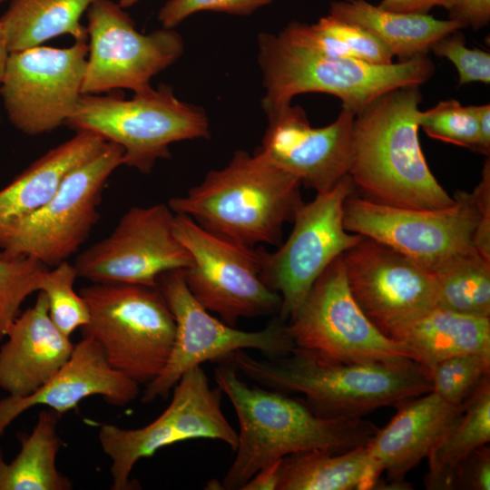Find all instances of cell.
<instances>
[{
  "instance_id": "6da1fadb",
  "label": "cell",
  "mask_w": 490,
  "mask_h": 490,
  "mask_svg": "<svg viewBox=\"0 0 490 490\" xmlns=\"http://www.w3.org/2000/svg\"><path fill=\"white\" fill-rule=\"evenodd\" d=\"M229 361L270 389L304 395L308 407L327 418H362L379 407H396L432 391L428 369L409 358L344 363L296 347L287 355L266 359L240 349Z\"/></svg>"
},
{
  "instance_id": "7a4b0ae2",
  "label": "cell",
  "mask_w": 490,
  "mask_h": 490,
  "mask_svg": "<svg viewBox=\"0 0 490 490\" xmlns=\"http://www.w3.org/2000/svg\"><path fill=\"white\" fill-rule=\"evenodd\" d=\"M214 379L231 402L240 425L236 456L222 489L240 490L261 468L294 453H342L366 446L377 430L362 418L323 417L283 392L249 387L230 361L215 368Z\"/></svg>"
},
{
  "instance_id": "3957f363",
  "label": "cell",
  "mask_w": 490,
  "mask_h": 490,
  "mask_svg": "<svg viewBox=\"0 0 490 490\" xmlns=\"http://www.w3.org/2000/svg\"><path fill=\"white\" fill-rule=\"evenodd\" d=\"M419 84L393 89L355 115L348 174L375 202L411 209L454 203L431 172L418 140Z\"/></svg>"
},
{
  "instance_id": "277c9868",
  "label": "cell",
  "mask_w": 490,
  "mask_h": 490,
  "mask_svg": "<svg viewBox=\"0 0 490 490\" xmlns=\"http://www.w3.org/2000/svg\"><path fill=\"white\" fill-rule=\"evenodd\" d=\"M301 182L266 153L234 152L220 170L209 172L185 195L172 198L175 214L235 243L281 244L283 227L302 205Z\"/></svg>"
},
{
  "instance_id": "5b68a950",
  "label": "cell",
  "mask_w": 490,
  "mask_h": 490,
  "mask_svg": "<svg viewBox=\"0 0 490 490\" xmlns=\"http://www.w3.org/2000/svg\"><path fill=\"white\" fill-rule=\"evenodd\" d=\"M259 64L263 73L266 114L291 103L295 95L325 93L337 96L356 114L380 95L397 87L421 84L435 73L426 55L391 64L325 55L294 45L279 34L261 33Z\"/></svg>"
},
{
  "instance_id": "8992f818",
  "label": "cell",
  "mask_w": 490,
  "mask_h": 490,
  "mask_svg": "<svg viewBox=\"0 0 490 490\" xmlns=\"http://www.w3.org/2000/svg\"><path fill=\"white\" fill-rule=\"evenodd\" d=\"M64 124L117 143L123 149V165L142 173L171 157L170 144L210 135L205 112L180 101L164 83L134 93L130 100L83 93Z\"/></svg>"
},
{
  "instance_id": "52a82bcc",
  "label": "cell",
  "mask_w": 490,
  "mask_h": 490,
  "mask_svg": "<svg viewBox=\"0 0 490 490\" xmlns=\"http://www.w3.org/2000/svg\"><path fill=\"white\" fill-rule=\"evenodd\" d=\"M90 314L83 336L93 338L107 361L139 385L164 368L174 341L173 315L157 287L93 283L82 288Z\"/></svg>"
},
{
  "instance_id": "ba28073f",
  "label": "cell",
  "mask_w": 490,
  "mask_h": 490,
  "mask_svg": "<svg viewBox=\"0 0 490 490\" xmlns=\"http://www.w3.org/2000/svg\"><path fill=\"white\" fill-rule=\"evenodd\" d=\"M121 165L123 149L106 142L96 155L65 177L47 203L27 215L0 222V250L34 258L49 268L67 260L97 222L105 182Z\"/></svg>"
},
{
  "instance_id": "9c48e42d",
  "label": "cell",
  "mask_w": 490,
  "mask_h": 490,
  "mask_svg": "<svg viewBox=\"0 0 490 490\" xmlns=\"http://www.w3.org/2000/svg\"><path fill=\"white\" fill-rule=\"evenodd\" d=\"M222 391L211 387L201 366L188 370L173 387L167 408L148 425L124 429L103 425L98 439L111 460L113 490L135 489L131 473L142 458L152 456L162 447L190 439L220 440L235 451L238 432L225 417L220 403Z\"/></svg>"
},
{
  "instance_id": "30bf717a",
  "label": "cell",
  "mask_w": 490,
  "mask_h": 490,
  "mask_svg": "<svg viewBox=\"0 0 490 490\" xmlns=\"http://www.w3.org/2000/svg\"><path fill=\"white\" fill-rule=\"evenodd\" d=\"M355 190L348 174L331 190L317 192L299 208L292 231L276 251L259 249L261 279L281 298V320L299 309L327 267L362 240L343 224L344 202Z\"/></svg>"
},
{
  "instance_id": "8fae6325",
  "label": "cell",
  "mask_w": 490,
  "mask_h": 490,
  "mask_svg": "<svg viewBox=\"0 0 490 490\" xmlns=\"http://www.w3.org/2000/svg\"><path fill=\"white\" fill-rule=\"evenodd\" d=\"M156 287L173 315L175 337L164 368L146 385L143 403L166 397L188 370L206 361L225 362L245 348L278 358L296 348L286 321L279 317L257 331L240 330L212 317L190 292L182 270L162 274Z\"/></svg>"
},
{
  "instance_id": "7c38bea8",
  "label": "cell",
  "mask_w": 490,
  "mask_h": 490,
  "mask_svg": "<svg viewBox=\"0 0 490 490\" xmlns=\"http://www.w3.org/2000/svg\"><path fill=\"white\" fill-rule=\"evenodd\" d=\"M172 229L192 258L182 270L185 283L204 309L232 327L240 318L279 312V294L260 277L259 249L218 236L182 214L174 213Z\"/></svg>"
},
{
  "instance_id": "4fadbf2b",
  "label": "cell",
  "mask_w": 490,
  "mask_h": 490,
  "mask_svg": "<svg viewBox=\"0 0 490 490\" xmlns=\"http://www.w3.org/2000/svg\"><path fill=\"white\" fill-rule=\"evenodd\" d=\"M454 203L439 209L389 206L348 196L345 229L382 242L434 273L456 256L475 249L478 221L471 192L458 191Z\"/></svg>"
},
{
  "instance_id": "5bb4252c",
  "label": "cell",
  "mask_w": 490,
  "mask_h": 490,
  "mask_svg": "<svg viewBox=\"0 0 490 490\" xmlns=\"http://www.w3.org/2000/svg\"><path fill=\"white\" fill-rule=\"evenodd\" d=\"M287 325L296 347L328 360L411 359L406 347L379 330L360 309L348 288L341 255L318 278Z\"/></svg>"
},
{
  "instance_id": "9a60e30c",
  "label": "cell",
  "mask_w": 490,
  "mask_h": 490,
  "mask_svg": "<svg viewBox=\"0 0 490 490\" xmlns=\"http://www.w3.org/2000/svg\"><path fill=\"white\" fill-rule=\"evenodd\" d=\"M87 11L90 44L82 93L117 88L145 92L152 88L151 79L182 54L183 41L176 31L142 34L123 8L111 0H95Z\"/></svg>"
},
{
  "instance_id": "2e32d148",
  "label": "cell",
  "mask_w": 490,
  "mask_h": 490,
  "mask_svg": "<svg viewBox=\"0 0 490 490\" xmlns=\"http://www.w3.org/2000/svg\"><path fill=\"white\" fill-rule=\"evenodd\" d=\"M88 45L35 46L9 53L0 93L11 123L27 135L52 132L72 114L82 93Z\"/></svg>"
},
{
  "instance_id": "e0dca14e",
  "label": "cell",
  "mask_w": 490,
  "mask_h": 490,
  "mask_svg": "<svg viewBox=\"0 0 490 490\" xmlns=\"http://www.w3.org/2000/svg\"><path fill=\"white\" fill-rule=\"evenodd\" d=\"M173 218L164 203L130 208L106 238L77 256L78 277L156 287L162 274L190 268L192 258L173 233Z\"/></svg>"
},
{
  "instance_id": "ac0fdd59",
  "label": "cell",
  "mask_w": 490,
  "mask_h": 490,
  "mask_svg": "<svg viewBox=\"0 0 490 490\" xmlns=\"http://www.w3.org/2000/svg\"><path fill=\"white\" fill-rule=\"evenodd\" d=\"M341 259L353 298L385 335L436 307L433 273L393 248L363 236Z\"/></svg>"
},
{
  "instance_id": "d6986e66",
  "label": "cell",
  "mask_w": 490,
  "mask_h": 490,
  "mask_svg": "<svg viewBox=\"0 0 490 490\" xmlns=\"http://www.w3.org/2000/svg\"><path fill=\"white\" fill-rule=\"evenodd\" d=\"M268 126L259 148L301 185L324 192L348 174L355 113L342 108L330 124L315 128L306 112L289 104L267 114Z\"/></svg>"
},
{
  "instance_id": "ffe728a7",
  "label": "cell",
  "mask_w": 490,
  "mask_h": 490,
  "mask_svg": "<svg viewBox=\"0 0 490 490\" xmlns=\"http://www.w3.org/2000/svg\"><path fill=\"white\" fill-rule=\"evenodd\" d=\"M139 392V384L113 368L93 338L83 336L67 361L40 388L27 397L0 399V436L17 416L38 405L62 415L91 396L124 407Z\"/></svg>"
},
{
  "instance_id": "44dd1931",
  "label": "cell",
  "mask_w": 490,
  "mask_h": 490,
  "mask_svg": "<svg viewBox=\"0 0 490 490\" xmlns=\"http://www.w3.org/2000/svg\"><path fill=\"white\" fill-rule=\"evenodd\" d=\"M465 404H450L430 391L396 406V415L367 444L378 474L387 473L391 489L411 488L405 475L427 457L461 416Z\"/></svg>"
},
{
  "instance_id": "7402d4cb",
  "label": "cell",
  "mask_w": 490,
  "mask_h": 490,
  "mask_svg": "<svg viewBox=\"0 0 490 490\" xmlns=\"http://www.w3.org/2000/svg\"><path fill=\"white\" fill-rule=\"evenodd\" d=\"M38 292L34 306L13 321L0 348V388L10 397L33 394L74 350L70 337L52 321L45 295Z\"/></svg>"
},
{
  "instance_id": "603a6c76",
  "label": "cell",
  "mask_w": 490,
  "mask_h": 490,
  "mask_svg": "<svg viewBox=\"0 0 490 490\" xmlns=\"http://www.w3.org/2000/svg\"><path fill=\"white\" fill-rule=\"evenodd\" d=\"M388 337L403 344L411 359L428 371L437 362L460 354L490 357V318L435 307L397 326Z\"/></svg>"
},
{
  "instance_id": "cb8c5ba5",
  "label": "cell",
  "mask_w": 490,
  "mask_h": 490,
  "mask_svg": "<svg viewBox=\"0 0 490 490\" xmlns=\"http://www.w3.org/2000/svg\"><path fill=\"white\" fill-rule=\"evenodd\" d=\"M106 141L86 131L51 149L0 189V222L27 215L47 203L65 177L96 155Z\"/></svg>"
},
{
  "instance_id": "d4e9b609",
  "label": "cell",
  "mask_w": 490,
  "mask_h": 490,
  "mask_svg": "<svg viewBox=\"0 0 490 490\" xmlns=\"http://www.w3.org/2000/svg\"><path fill=\"white\" fill-rule=\"evenodd\" d=\"M329 14L370 32L400 61L426 55L439 39L464 28L456 20L437 19L428 14L387 11L366 0L332 2Z\"/></svg>"
},
{
  "instance_id": "484cf974",
  "label": "cell",
  "mask_w": 490,
  "mask_h": 490,
  "mask_svg": "<svg viewBox=\"0 0 490 490\" xmlns=\"http://www.w3.org/2000/svg\"><path fill=\"white\" fill-rule=\"evenodd\" d=\"M366 446L342 453L309 450L283 457L277 490H359L381 485Z\"/></svg>"
},
{
  "instance_id": "4316f807",
  "label": "cell",
  "mask_w": 490,
  "mask_h": 490,
  "mask_svg": "<svg viewBox=\"0 0 490 490\" xmlns=\"http://www.w3.org/2000/svg\"><path fill=\"white\" fill-rule=\"evenodd\" d=\"M95 0H12L0 18L9 53L39 46L62 34L86 42L87 28L80 23Z\"/></svg>"
},
{
  "instance_id": "83f0119b",
  "label": "cell",
  "mask_w": 490,
  "mask_h": 490,
  "mask_svg": "<svg viewBox=\"0 0 490 490\" xmlns=\"http://www.w3.org/2000/svg\"><path fill=\"white\" fill-rule=\"evenodd\" d=\"M61 414L42 410L36 424L21 445L18 455L7 463L0 450V490H70L72 483L56 466L61 446L57 424Z\"/></svg>"
},
{
  "instance_id": "f1b7e54d",
  "label": "cell",
  "mask_w": 490,
  "mask_h": 490,
  "mask_svg": "<svg viewBox=\"0 0 490 490\" xmlns=\"http://www.w3.org/2000/svg\"><path fill=\"white\" fill-rule=\"evenodd\" d=\"M490 441V375L469 398L456 422L445 433L427 456L424 485L428 490H453L457 465L475 449Z\"/></svg>"
},
{
  "instance_id": "f546056e",
  "label": "cell",
  "mask_w": 490,
  "mask_h": 490,
  "mask_svg": "<svg viewBox=\"0 0 490 490\" xmlns=\"http://www.w3.org/2000/svg\"><path fill=\"white\" fill-rule=\"evenodd\" d=\"M436 307L490 318V260L475 249L459 254L433 273Z\"/></svg>"
},
{
  "instance_id": "4dcf8cb0",
  "label": "cell",
  "mask_w": 490,
  "mask_h": 490,
  "mask_svg": "<svg viewBox=\"0 0 490 490\" xmlns=\"http://www.w3.org/2000/svg\"><path fill=\"white\" fill-rule=\"evenodd\" d=\"M77 278L74 265L64 260L48 268L38 282V291L44 292L47 299L52 321L68 337L86 326L90 319L84 299L74 289Z\"/></svg>"
},
{
  "instance_id": "1f68e13d",
  "label": "cell",
  "mask_w": 490,
  "mask_h": 490,
  "mask_svg": "<svg viewBox=\"0 0 490 490\" xmlns=\"http://www.w3.org/2000/svg\"><path fill=\"white\" fill-rule=\"evenodd\" d=\"M48 268L34 258L0 251V342L24 301L38 291L40 277Z\"/></svg>"
},
{
  "instance_id": "d6a6232c",
  "label": "cell",
  "mask_w": 490,
  "mask_h": 490,
  "mask_svg": "<svg viewBox=\"0 0 490 490\" xmlns=\"http://www.w3.org/2000/svg\"><path fill=\"white\" fill-rule=\"evenodd\" d=\"M432 391L453 405L464 404L490 375V357L460 354L437 362L429 369Z\"/></svg>"
},
{
  "instance_id": "836d02e7",
  "label": "cell",
  "mask_w": 490,
  "mask_h": 490,
  "mask_svg": "<svg viewBox=\"0 0 490 490\" xmlns=\"http://www.w3.org/2000/svg\"><path fill=\"white\" fill-rule=\"evenodd\" d=\"M418 122L433 139L475 150L479 131L475 105L463 106L454 99L442 101L420 112Z\"/></svg>"
},
{
  "instance_id": "e575fe53",
  "label": "cell",
  "mask_w": 490,
  "mask_h": 490,
  "mask_svg": "<svg viewBox=\"0 0 490 490\" xmlns=\"http://www.w3.org/2000/svg\"><path fill=\"white\" fill-rule=\"evenodd\" d=\"M313 24L318 31L344 44L358 60L382 65L394 63L391 50L364 28L341 21L330 14Z\"/></svg>"
},
{
  "instance_id": "d590c367",
  "label": "cell",
  "mask_w": 490,
  "mask_h": 490,
  "mask_svg": "<svg viewBox=\"0 0 490 490\" xmlns=\"http://www.w3.org/2000/svg\"><path fill=\"white\" fill-rule=\"evenodd\" d=\"M431 50L455 64L460 85L475 82L490 83V54L478 48H468L459 30L439 39Z\"/></svg>"
},
{
  "instance_id": "8d00e7d4",
  "label": "cell",
  "mask_w": 490,
  "mask_h": 490,
  "mask_svg": "<svg viewBox=\"0 0 490 490\" xmlns=\"http://www.w3.org/2000/svg\"><path fill=\"white\" fill-rule=\"evenodd\" d=\"M275 0H168L158 13L163 28L172 29L192 14L203 11L249 15Z\"/></svg>"
},
{
  "instance_id": "74e56055",
  "label": "cell",
  "mask_w": 490,
  "mask_h": 490,
  "mask_svg": "<svg viewBox=\"0 0 490 490\" xmlns=\"http://www.w3.org/2000/svg\"><path fill=\"white\" fill-rule=\"evenodd\" d=\"M490 489V449L484 445L466 456L456 467L453 490Z\"/></svg>"
},
{
  "instance_id": "f35d334b",
  "label": "cell",
  "mask_w": 490,
  "mask_h": 490,
  "mask_svg": "<svg viewBox=\"0 0 490 490\" xmlns=\"http://www.w3.org/2000/svg\"><path fill=\"white\" fill-rule=\"evenodd\" d=\"M478 221L474 234L475 249L490 260V160L485 162L481 181L471 192Z\"/></svg>"
},
{
  "instance_id": "ab89813d",
  "label": "cell",
  "mask_w": 490,
  "mask_h": 490,
  "mask_svg": "<svg viewBox=\"0 0 490 490\" xmlns=\"http://www.w3.org/2000/svg\"><path fill=\"white\" fill-rule=\"evenodd\" d=\"M447 11L448 19L479 29L490 21V0H455Z\"/></svg>"
},
{
  "instance_id": "60d3db41",
  "label": "cell",
  "mask_w": 490,
  "mask_h": 490,
  "mask_svg": "<svg viewBox=\"0 0 490 490\" xmlns=\"http://www.w3.org/2000/svg\"><path fill=\"white\" fill-rule=\"evenodd\" d=\"M454 2L455 0H381L378 6L393 12L428 14L436 6L448 10Z\"/></svg>"
},
{
  "instance_id": "b9f144b4",
  "label": "cell",
  "mask_w": 490,
  "mask_h": 490,
  "mask_svg": "<svg viewBox=\"0 0 490 490\" xmlns=\"http://www.w3.org/2000/svg\"><path fill=\"white\" fill-rule=\"evenodd\" d=\"M280 460L267 466L250 478L240 490H277Z\"/></svg>"
},
{
  "instance_id": "7bdbcfd3",
  "label": "cell",
  "mask_w": 490,
  "mask_h": 490,
  "mask_svg": "<svg viewBox=\"0 0 490 490\" xmlns=\"http://www.w3.org/2000/svg\"><path fill=\"white\" fill-rule=\"evenodd\" d=\"M478 120V141L476 152L485 156L490 154V105H475Z\"/></svg>"
},
{
  "instance_id": "ee69618b",
  "label": "cell",
  "mask_w": 490,
  "mask_h": 490,
  "mask_svg": "<svg viewBox=\"0 0 490 490\" xmlns=\"http://www.w3.org/2000/svg\"><path fill=\"white\" fill-rule=\"evenodd\" d=\"M9 55V52L6 48L5 40L2 29V25L0 23V83L5 72L6 61Z\"/></svg>"
},
{
  "instance_id": "f6af8a7d",
  "label": "cell",
  "mask_w": 490,
  "mask_h": 490,
  "mask_svg": "<svg viewBox=\"0 0 490 490\" xmlns=\"http://www.w3.org/2000/svg\"><path fill=\"white\" fill-rule=\"evenodd\" d=\"M207 489H222V485H221V483L218 482L217 480L215 479H212V480H210L208 483H207V485H206Z\"/></svg>"
},
{
  "instance_id": "bcb514c9",
  "label": "cell",
  "mask_w": 490,
  "mask_h": 490,
  "mask_svg": "<svg viewBox=\"0 0 490 490\" xmlns=\"http://www.w3.org/2000/svg\"><path fill=\"white\" fill-rule=\"evenodd\" d=\"M139 0H118V5L122 7V8H127V7H130L132 6V5H134L135 3H137Z\"/></svg>"
},
{
  "instance_id": "7dc6e473",
  "label": "cell",
  "mask_w": 490,
  "mask_h": 490,
  "mask_svg": "<svg viewBox=\"0 0 490 490\" xmlns=\"http://www.w3.org/2000/svg\"><path fill=\"white\" fill-rule=\"evenodd\" d=\"M3 1H5V0H0V3H2Z\"/></svg>"
}]
</instances>
